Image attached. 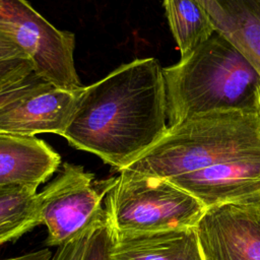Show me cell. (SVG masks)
I'll use <instances>...</instances> for the list:
<instances>
[{
	"label": "cell",
	"mask_w": 260,
	"mask_h": 260,
	"mask_svg": "<svg viewBox=\"0 0 260 260\" xmlns=\"http://www.w3.org/2000/svg\"><path fill=\"white\" fill-rule=\"evenodd\" d=\"M167 122L162 67L139 58L84 86L62 137L120 172L164 137Z\"/></svg>",
	"instance_id": "6da1fadb"
},
{
	"label": "cell",
	"mask_w": 260,
	"mask_h": 260,
	"mask_svg": "<svg viewBox=\"0 0 260 260\" xmlns=\"http://www.w3.org/2000/svg\"><path fill=\"white\" fill-rule=\"evenodd\" d=\"M162 74L168 127L216 110L257 112L260 74L216 31Z\"/></svg>",
	"instance_id": "7a4b0ae2"
},
{
	"label": "cell",
	"mask_w": 260,
	"mask_h": 260,
	"mask_svg": "<svg viewBox=\"0 0 260 260\" xmlns=\"http://www.w3.org/2000/svg\"><path fill=\"white\" fill-rule=\"evenodd\" d=\"M257 154L258 113L216 110L168 127L164 137L126 169L169 181L228 159Z\"/></svg>",
	"instance_id": "3957f363"
},
{
	"label": "cell",
	"mask_w": 260,
	"mask_h": 260,
	"mask_svg": "<svg viewBox=\"0 0 260 260\" xmlns=\"http://www.w3.org/2000/svg\"><path fill=\"white\" fill-rule=\"evenodd\" d=\"M207 209L167 180L124 169L105 197L114 235L151 234L196 228Z\"/></svg>",
	"instance_id": "277c9868"
},
{
	"label": "cell",
	"mask_w": 260,
	"mask_h": 260,
	"mask_svg": "<svg viewBox=\"0 0 260 260\" xmlns=\"http://www.w3.org/2000/svg\"><path fill=\"white\" fill-rule=\"evenodd\" d=\"M0 31L26 54L45 81L66 90L84 87L74 64V34L55 27L26 1L0 0Z\"/></svg>",
	"instance_id": "5b68a950"
},
{
	"label": "cell",
	"mask_w": 260,
	"mask_h": 260,
	"mask_svg": "<svg viewBox=\"0 0 260 260\" xmlns=\"http://www.w3.org/2000/svg\"><path fill=\"white\" fill-rule=\"evenodd\" d=\"M113 181L98 182L82 166L64 162L58 176L38 193L41 224L48 231L46 245L67 244L103 214L102 201Z\"/></svg>",
	"instance_id": "8992f818"
},
{
	"label": "cell",
	"mask_w": 260,
	"mask_h": 260,
	"mask_svg": "<svg viewBox=\"0 0 260 260\" xmlns=\"http://www.w3.org/2000/svg\"><path fill=\"white\" fill-rule=\"evenodd\" d=\"M196 232L205 260H260V203L209 208Z\"/></svg>",
	"instance_id": "52a82bcc"
},
{
	"label": "cell",
	"mask_w": 260,
	"mask_h": 260,
	"mask_svg": "<svg viewBox=\"0 0 260 260\" xmlns=\"http://www.w3.org/2000/svg\"><path fill=\"white\" fill-rule=\"evenodd\" d=\"M169 182L195 197L206 209L260 203V154L228 159Z\"/></svg>",
	"instance_id": "ba28073f"
},
{
	"label": "cell",
	"mask_w": 260,
	"mask_h": 260,
	"mask_svg": "<svg viewBox=\"0 0 260 260\" xmlns=\"http://www.w3.org/2000/svg\"><path fill=\"white\" fill-rule=\"evenodd\" d=\"M83 88L66 90L48 85L10 102L0 108V133L31 137L39 133H55L62 136Z\"/></svg>",
	"instance_id": "9c48e42d"
},
{
	"label": "cell",
	"mask_w": 260,
	"mask_h": 260,
	"mask_svg": "<svg viewBox=\"0 0 260 260\" xmlns=\"http://www.w3.org/2000/svg\"><path fill=\"white\" fill-rule=\"evenodd\" d=\"M60 165L61 156L44 140L0 133V189L14 186L38 188Z\"/></svg>",
	"instance_id": "30bf717a"
},
{
	"label": "cell",
	"mask_w": 260,
	"mask_h": 260,
	"mask_svg": "<svg viewBox=\"0 0 260 260\" xmlns=\"http://www.w3.org/2000/svg\"><path fill=\"white\" fill-rule=\"evenodd\" d=\"M108 258L109 260H205L196 228L138 235H114L110 232Z\"/></svg>",
	"instance_id": "8fae6325"
},
{
	"label": "cell",
	"mask_w": 260,
	"mask_h": 260,
	"mask_svg": "<svg viewBox=\"0 0 260 260\" xmlns=\"http://www.w3.org/2000/svg\"><path fill=\"white\" fill-rule=\"evenodd\" d=\"M215 31L229 40L260 74V0H200Z\"/></svg>",
	"instance_id": "7c38bea8"
},
{
	"label": "cell",
	"mask_w": 260,
	"mask_h": 260,
	"mask_svg": "<svg viewBox=\"0 0 260 260\" xmlns=\"http://www.w3.org/2000/svg\"><path fill=\"white\" fill-rule=\"evenodd\" d=\"M162 6L181 57L215 32L213 22L200 0H166Z\"/></svg>",
	"instance_id": "4fadbf2b"
},
{
	"label": "cell",
	"mask_w": 260,
	"mask_h": 260,
	"mask_svg": "<svg viewBox=\"0 0 260 260\" xmlns=\"http://www.w3.org/2000/svg\"><path fill=\"white\" fill-rule=\"evenodd\" d=\"M37 187L0 189V245L17 240L41 224Z\"/></svg>",
	"instance_id": "5bb4252c"
},
{
	"label": "cell",
	"mask_w": 260,
	"mask_h": 260,
	"mask_svg": "<svg viewBox=\"0 0 260 260\" xmlns=\"http://www.w3.org/2000/svg\"><path fill=\"white\" fill-rule=\"evenodd\" d=\"M107 224L106 211L76 238L57 248L51 260H87L99 231Z\"/></svg>",
	"instance_id": "9a60e30c"
},
{
	"label": "cell",
	"mask_w": 260,
	"mask_h": 260,
	"mask_svg": "<svg viewBox=\"0 0 260 260\" xmlns=\"http://www.w3.org/2000/svg\"><path fill=\"white\" fill-rule=\"evenodd\" d=\"M48 85H52L32 72L27 77L12 82L0 88V108L19 98L38 91Z\"/></svg>",
	"instance_id": "2e32d148"
},
{
	"label": "cell",
	"mask_w": 260,
	"mask_h": 260,
	"mask_svg": "<svg viewBox=\"0 0 260 260\" xmlns=\"http://www.w3.org/2000/svg\"><path fill=\"white\" fill-rule=\"evenodd\" d=\"M34 72L27 59H12L0 62V88L21 80Z\"/></svg>",
	"instance_id": "e0dca14e"
},
{
	"label": "cell",
	"mask_w": 260,
	"mask_h": 260,
	"mask_svg": "<svg viewBox=\"0 0 260 260\" xmlns=\"http://www.w3.org/2000/svg\"><path fill=\"white\" fill-rule=\"evenodd\" d=\"M110 244V230L108 222L102 228L90 248L87 260H109L108 258V249Z\"/></svg>",
	"instance_id": "ac0fdd59"
},
{
	"label": "cell",
	"mask_w": 260,
	"mask_h": 260,
	"mask_svg": "<svg viewBox=\"0 0 260 260\" xmlns=\"http://www.w3.org/2000/svg\"><path fill=\"white\" fill-rule=\"evenodd\" d=\"M12 59H27V56L9 37L0 31V62Z\"/></svg>",
	"instance_id": "d6986e66"
},
{
	"label": "cell",
	"mask_w": 260,
	"mask_h": 260,
	"mask_svg": "<svg viewBox=\"0 0 260 260\" xmlns=\"http://www.w3.org/2000/svg\"><path fill=\"white\" fill-rule=\"evenodd\" d=\"M52 257H53V253L51 252V250L48 248H45L38 251L29 252L23 255L9 257V258L0 259V260H51Z\"/></svg>",
	"instance_id": "ffe728a7"
},
{
	"label": "cell",
	"mask_w": 260,
	"mask_h": 260,
	"mask_svg": "<svg viewBox=\"0 0 260 260\" xmlns=\"http://www.w3.org/2000/svg\"><path fill=\"white\" fill-rule=\"evenodd\" d=\"M257 113L260 116V85H259L258 93H257Z\"/></svg>",
	"instance_id": "44dd1931"
}]
</instances>
